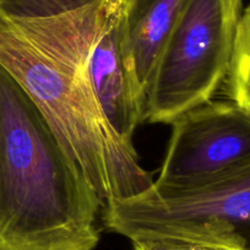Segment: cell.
I'll return each instance as SVG.
<instances>
[{
  "mask_svg": "<svg viewBox=\"0 0 250 250\" xmlns=\"http://www.w3.org/2000/svg\"><path fill=\"white\" fill-rule=\"evenodd\" d=\"M114 1L0 0V65L44 114L103 208L155 182L109 126L91 85L88 55Z\"/></svg>",
  "mask_w": 250,
  "mask_h": 250,
  "instance_id": "obj_1",
  "label": "cell"
},
{
  "mask_svg": "<svg viewBox=\"0 0 250 250\" xmlns=\"http://www.w3.org/2000/svg\"><path fill=\"white\" fill-rule=\"evenodd\" d=\"M102 210L47 118L0 65V250H93Z\"/></svg>",
  "mask_w": 250,
  "mask_h": 250,
  "instance_id": "obj_2",
  "label": "cell"
},
{
  "mask_svg": "<svg viewBox=\"0 0 250 250\" xmlns=\"http://www.w3.org/2000/svg\"><path fill=\"white\" fill-rule=\"evenodd\" d=\"M103 223L133 240H188L250 250V160L188 187H152L102 210Z\"/></svg>",
  "mask_w": 250,
  "mask_h": 250,
  "instance_id": "obj_3",
  "label": "cell"
},
{
  "mask_svg": "<svg viewBox=\"0 0 250 250\" xmlns=\"http://www.w3.org/2000/svg\"><path fill=\"white\" fill-rule=\"evenodd\" d=\"M243 0H185L153 75L146 122L172 124L212 100L229 73Z\"/></svg>",
  "mask_w": 250,
  "mask_h": 250,
  "instance_id": "obj_4",
  "label": "cell"
},
{
  "mask_svg": "<svg viewBox=\"0 0 250 250\" xmlns=\"http://www.w3.org/2000/svg\"><path fill=\"white\" fill-rule=\"evenodd\" d=\"M250 160V113L232 101H208L172 123L155 184L188 187Z\"/></svg>",
  "mask_w": 250,
  "mask_h": 250,
  "instance_id": "obj_5",
  "label": "cell"
},
{
  "mask_svg": "<svg viewBox=\"0 0 250 250\" xmlns=\"http://www.w3.org/2000/svg\"><path fill=\"white\" fill-rule=\"evenodd\" d=\"M91 85L101 112L126 145L143 124L123 45L122 0H115L101 23L88 55Z\"/></svg>",
  "mask_w": 250,
  "mask_h": 250,
  "instance_id": "obj_6",
  "label": "cell"
},
{
  "mask_svg": "<svg viewBox=\"0 0 250 250\" xmlns=\"http://www.w3.org/2000/svg\"><path fill=\"white\" fill-rule=\"evenodd\" d=\"M185 0H122L123 45L141 122L153 75Z\"/></svg>",
  "mask_w": 250,
  "mask_h": 250,
  "instance_id": "obj_7",
  "label": "cell"
},
{
  "mask_svg": "<svg viewBox=\"0 0 250 250\" xmlns=\"http://www.w3.org/2000/svg\"><path fill=\"white\" fill-rule=\"evenodd\" d=\"M226 83L229 101L250 113V3L240 15Z\"/></svg>",
  "mask_w": 250,
  "mask_h": 250,
  "instance_id": "obj_8",
  "label": "cell"
},
{
  "mask_svg": "<svg viewBox=\"0 0 250 250\" xmlns=\"http://www.w3.org/2000/svg\"><path fill=\"white\" fill-rule=\"evenodd\" d=\"M133 247L134 250H228L213 245L167 238L133 240Z\"/></svg>",
  "mask_w": 250,
  "mask_h": 250,
  "instance_id": "obj_9",
  "label": "cell"
}]
</instances>
